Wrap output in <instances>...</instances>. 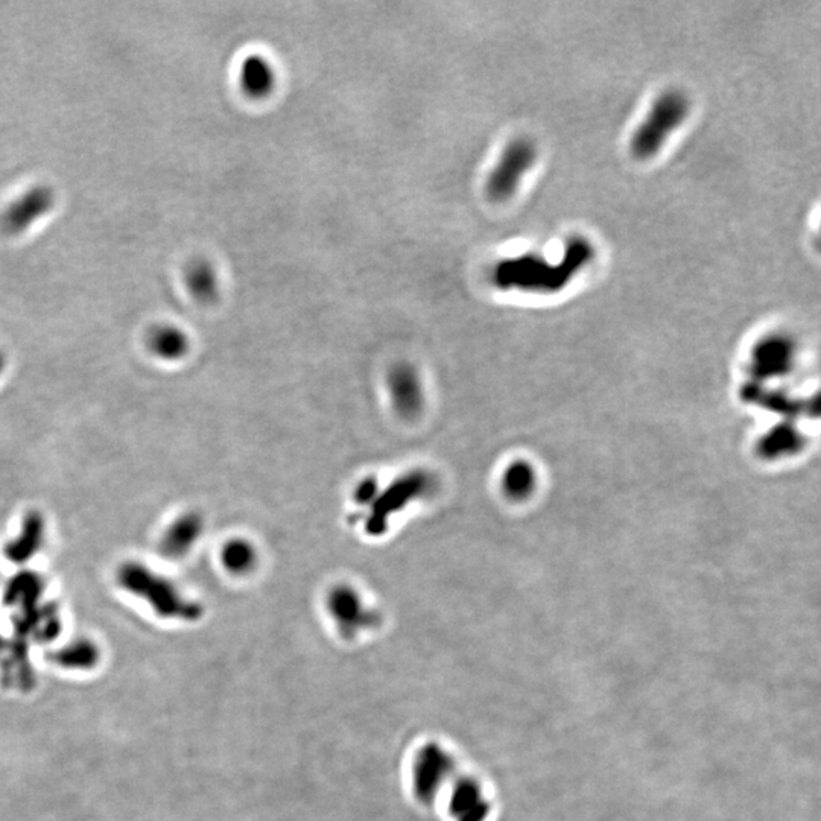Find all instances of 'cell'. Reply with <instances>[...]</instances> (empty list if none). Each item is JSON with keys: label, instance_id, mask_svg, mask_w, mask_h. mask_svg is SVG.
I'll return each instance as SVG.
<instances>
[{"label": "cell", "instance_id": "6da1fadb", "mask_svg": "<svg viewBox=\"0 0 821 821\" xmlns=\"http://www.w3.org/2000/svg\"><path fill=\"white\" fill-rule=\"evenodd\" d=\"M595 256L593 245L587 239L574 238L568 242L565 257L557 265H551L536 254L502 260L493 271L492 280L501 289L557 292L565 288L572 277L583 270Z\"/></svg>", "mask_w": 821, "mask_h": 821}, {"label": "cell", "instance_id": "7a4b0ae2", "mask_svg": "<svg viewBox=\"0 0 821 821\" xmlns=\"http://www.w3.org/2000/svg\"><path fill=\"white\" fill-rule=\"evenodd\" d=\"M116 578L125 592L148 603L162 618L192 621L201 615L200 606L186 598L175 583L143 563H124Z\"/></svg>", "mask_w": 821, "mask_h": 821}, {"label": "cell", "instance_id": "3957f363", "mask_svg": "<svg viewBox=\"0 0 821 821\" xmlns=\"http://www.w3.org/2000/svg\"><path fill=\"white\" fill-rule=\"evenodd\" d=\"M688 115L689 101L683 93L676 90L663 93L631 139L634 157L647 160L656 156Z\"/></svg>", "mask_w": 821, "mask_h": 821}, {"label": "cell", "instance_id": "277c9868", "mask_svg": "<svg viewBox=\"0 0 821 821\" xmlns=\"http://www.w3.org/2000/svg\"><path fill=\"white\" fill-rule=\"evenodd\" d=\"M536 160L537 149L530 140L516 139L508 143L498 165L492 169L487 178V184H485V191L490 200L496 203L510 200L519 189L520 181L533 168Z\"/></svg>", "mask_w": 821, "mask_h": 821}, {"label": "cell", "instance_id": "5b68a950", "mask_svg": "<svg viewBox=\"0 0 821 821\" xmlns=\"http://www.w3.org/2000/svg\"><path fill=\"white\" fill-rule=\"evenodd\" d=\"M432 478L425 472H413L388 485L371 502V513L367 519V530L379 534L387 528L391 514L399 513L406 504L425 495L431 490Z\"/></svg>", "mask_w": 821, "mask_h": 821}, {"label": "cell", "instance_id": "8992f818", "mask_svg": "<svg viewBox=\"0 0 821 821\" xmlns=\"http://www.w3.org/2000/svg\"><path fill=\"white\" fill-rule=\"evenodd\" d=\"M458 776L454 756L438 745L425 747L414 759V793L423 802L434 799L443 788L449 790Z\"/></svg>", "mask_w": 821, "mask_h": 821}, {"label": "cell", "instance_id": "52a82bcc", "mask_svg": "<svg viewBox=\"0 0 821 821\" xmlns=\"http://www.w3.org/2000/svg\"><path fill=\"white\" fill-rule=\"evenodd\" d=\"M327 609L338 631L344 638L353 639L375 627L376 615L362 600V596L349 586L333 587L327 598Z\"/></svg>", "mask_w": 821, "mask_h": 821}, {"label": "cell", "instance_id": "ba28073f", "mask_svg": "<svg viewBox=\"0 0 821 821\" xmlns=\"http://www.w3.org/2000/svg\"><path fill=\"white\" fill-rule=\"evenodd\" d=\"M388 393L397 414L406 419L416 417L425 403L422 379L416 368L409 364H397L388 373Z\"/></svg>", "mask_w": 821, "mask_h": 821}, {"label": "cell", "instance_id": "9c48e42d", "mask_svg": "<svg viewBox=\"0 0 821 821\" xmlns=\"http://www.w3.org/2000/svg\"><path fill=\"white\" fill-rule=\"evenodd\" d=\"M203 533L204 520L200 514L195 511L180 514L163 533L159 543L160 554L172 562H177L194 549Z\"/></svg>", "mask_w": 821, "mask_h": 821}, {"label": "cell", "instance_id": "30bf717a", "mask_svg": "<svg viewBox=\"0 0 821 821\" xmlns=\"http://www.w3.org/2000/svg\"><path fill=\"white\" fill-rule=\"evenodd\" d=\"M45 517L37 511H31L23 519L22 528L16 539L5 546V557L14 565H25L32 557L39 554L45 545Z\"/></svg>", "mask_w": 821, "mask_h": 821}, {"label": "cell", "instance_id": "8fae6325", "mask_svg": "<svg viewBox=\"0 0 821 821\" xmlns=\"http://www.w3.org/2000/svg\"><path fill=\"white\" fill-rule=\"evenodd\" d=\"M276 70L264 55L251 54L244 58L239 70V83L245 95L265 99L276 89Z\"/></svg>", "mask_w": 821, "mask_h": 821}, {"label": "cell", "instance_id": "7c38bea8", "mask_svg": "<svg viewBox=\"0 0 821 821\" xmlns=\"http://www.w3.org/2000/svg\"><path fill=\"white\" fill-rule=\"evenodd\" d=\"M146 344L149 352L166 362L180 361L191 349V341L186 332L172 324L154 326L149 330Z\"/></svg>", "mask_w": 821, "mask_h": 821}, {"label": "cell", "instance_id": "4fadbf2b", "mask_svg": "<svg viewBox=\"0 0 821 821\" xmlns=\"http://www.w3.org/2000/svg\"><path fill=\"white\" fill-rule=\"evenodd\" d=\"M51 204L52 197L49 192L43 191V189L32 191L31 194L13 204L8 213H5V229H25L39 216L45 215Z\"/></svg>", "mask_w": 821, "mask_h": 821}, {"label": "cell", "instance_id": "5bb4252c", "mask_svg": "<svg viewBox=\"0 0 821 821\" xmlns=\"http://www.w3.org/2000/svg\"><path fill=\"white\" fill-rule=\"evenodd\" d=\"M45 590V583L34 571H23L17 574L5 590V603L20 604L23 610L35 609L40 596Z\"/></svg>", "mask_w": 821, "mask_h": 821}, {"label": "cell", "instance_id": "9a60e30c", "mask_svg": "<svg viewBox=\"0 0 821 821\" xmlns=\"http://www.w3.org/2000/svg\"><path fill=\"white\" fill-rule=\"evenodd\" d=\"M186 283H188L189 292L197 298L198 302H213L219 292L215 268L206 260H197L191 264L186 271Z\"/></svg>", "mask_w": 821, "mask_h": 821}, {"label": "cell", "instance_id": "2e32d148", "mask_svg": "<svg viewBox=\"0 0 821 821\" xmlns=\"http://www.w3.org/2000/svg\"><path fill=\"white\" fill-rule=\"evenodd\" d=\"M257 562L256 549L244 539H232L222 546L221 563L230 574L250 572Z\"/></svg>", "mask_w": 821, "mask_h": 821}, {"label": "cell", "instance_id": "e0dca14e", "mask_svg": "<svg viewBox=\"0 0 821 821\" xmlns=\"http://www.w3.org/2000/svg\"><path fill=\"white\" fill-rule=\"evenodd\" d=\"M98 659V650L92 642L80 641L67 645L60 651L57 660L64 666H90Z\"/></svg>", "mask_w": 821, "mask_h": 821}, {"label": "cell", "instance_id": "ac0fdd59", "mask_svg": "<svg viewBox=\"0 0 821 821\" xmlns=\"http://www.w3.org/2000/svg\"><path fill=\"white\" fill-rule=\"evenodd\" d=\"M378 493L379 485L378 482H376V479H365L364 482L359 484L358 490H356V502H359V504L362 505H370L371 502L375 501Z\"/></svg>", "mask_w": 821, "mask_h": 821}, {"label": "cell", "instance_id": "d6986e66", "mask_svg": "<svg viewBox=\"0 0 821 821\" xmlns=\"http://www.w3.org/2000/svg\"><path fill=\"white\" fill-rule=\"evenodd\" d=\"M5 367H7V361H5L4 353L0 352V376L4 373Z\"/></svg>", "mask_w": 821, "mask_h": 821}]
</instances>
